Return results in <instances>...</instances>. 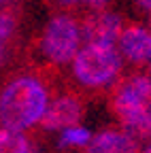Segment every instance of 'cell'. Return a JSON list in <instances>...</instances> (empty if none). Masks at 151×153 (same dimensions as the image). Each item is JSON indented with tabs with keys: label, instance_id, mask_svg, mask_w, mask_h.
I'll list each match as a JSON object with an SVG mask.
<instances>
[{
	"label": "cell",
	"instance_id": "obj_1",
	"mask_svg": "<svg viewBox=\"0 0 151 153\" xmlns=\"http://www.w3.org/2000/svg\"><path fill=\"white\" fill-rule=\"evenodd\" d=\"M49 106V94L34 76H19L0 91V123L4 130L22 132L39 123Z\"/></svg>",
	"mask_w": 151,
	"mask_h": 153
},
{
	"label": "cell",
	"instance_id": "obj_2",
	"mask_svg": "<svg viewBox=\"0 0 151 153\" xmlns=\"http://www.w3.org/2000/svg\"><path fill=\"white\" fill-rule=\"evenodd\" d=\"M111 106L126 132L138 136L151 134V79L143 74L126 79L113 94Z\"/></svg>",
	"mask_w": 151,
	"mask_h": 153
},
{
	"label": "cell",
	"instance_id": "obj_3",
	"mask_svg": "<svg viewBox=\"0 0 151 153\" xmlns=\"http://www.w3.org/2000/svg\"><path fill=\"white\" fill-rule=\"evenodd\" d=\"M121 55L113 45H85L72 60L74 76L85 87H102L117 76Z\"/></svg>",
	"mask_w": 151,
	"mask_h": 153
},
{
	"label": "cell",
	"instance_id": "obj_4",
	"mask_svg": "<svg viewBox=\"0 0 151 153\" xmlns=\"http://www.w3.org/2000/svg\"><path fill=\"white\" fill-rule=\"evenodd\" d=\"M79 41L81 30L74 24V19L66 15L53 17L43 34V53L53 64H66L79 53Z\"/></svg>",
	"mask_w": 151,
	"mask_h": 153
},
{
	"label": "cell",
	"instance_id": "obj_5",
	"mask_svg": "<svg viewBox=\"0 0 151 153\" xmlns=\"http://www.w3.org/2000/svg\"><path fill=\"white\" fill-rule=\"evenodd\" d=\"M81 115H83L81 100L72 94H66L47 106L41 123L45 130H68V128H77V123L81 121Z\"/></svg>",
	"mask_w": 151,
	"mask_h": 153
},
{
	"label": "cell",
	"instance_id": "obj_6",
	"mask_svg": "<svg viewBox=\"0 0 151 153\" xmlns=\"http://www.w3.org/2000/svg\"><path fill=\"white\" fill-rule=\"evenodd\" d=\"M121 19L119 15L104 11L89 17L85 26H83V34L87 38V45H113L115 47V41L121 36Z\"/></svg>",
	"mask_w": 151,
	"mask_h": 153
},
{
	"label": "cell",
	"instance_id": "obj_7",
	"mask_svg": "<svg viewBox=\"0 0 151 153\" xmlns=\"http://www.w3.org/2000/svg\"><path fill=\"white\" fill-rule=\"evenodd\" d=\"M87 153H138V140L126 130H100L87 143Z\"/></svg>",
	"mask_w": 151,
	"mask_h": 153
},
{
	"label": "cell",
	"instance_id": "obj_8",
	"mask_svg": "<svg viewBox=\"0 0 151 153\" xmlns=\"http://www.w3.org/2000/svg\"><path fill=\"white\" fill-rule=\"evenodd\" d=\"M121 53L130 62H145L151 60V30L145 26H130L119 36Z\"/></svg>",
	"mask_w": 151,
	"mask_h": 153
},
{
	"label": "cell",
	"instance_id": "obj_9",
	"mask_svg": "<svg viewBox=\"0 0 151 153\" xmlns=\"http://www.w3.org/2000/svg\"><path fill=\"white\" fill-rule=\"evenodd\" d=\"M0 153H36L32 143L19 132L0 130Z\"/></svg>",
	"mask_w": 151,
	"mask_h": 153
},
{
	"label": "cell",
	"instance_id": "obj_10",
	"mask_svg": "<svg viewBox=\"0 0 151 153\" xmlns=\"http://www.w3.org/2000/svg\"><path fill=\"white\" fill-rule=\"evenodd\" d=\"M17 26V17L13 11H2L0 13V64L4 60V51H7V43L9 38L13 36Z\"/></svg>",
	"mask_w": 151,
	"mask_h": 153
},
{
	"label": "cell",
	"instance_id": "obj_11",
	"mask_svg": "<svg viewBox=\"0 0 151 153\" xmlns=\"http://www.w3.org/2000/svg\"><path fill=\"white\" fill-rule=\"evenodd\" d=\"M91 140V132L85 130V128H68L62 132V136L58 140L60 147H85L87 143Z\"/></svg>",
	"mask_w": 151,
	"mask_h": 153
},
{
	"label": "cell",
	"instance_id": "obj_12",
	"mask_svg": "<svg viewBox=\"0 0 151 153\" xmlns=\"http://www.w3.org/2000/svg\"><path fill=\"white\" fill-rule=\"evenodd\" d=\"M83 2H87L89 7H96V9H98V7H102V4H106V2H109V0H83Z\"/></svg>",
	"mask_w": 151,
	"mask_h": 153
},
{
	"label": "cell",
	"instance_id": "obj_13",
	"mask_svg": "<svg viewBox=\"0 0 151 153\" xmlns=\"http://www.w3.org/2000/svg\"><path fill=\"white\" fill-rule=\"evenodd\" d=\"M138 4H141V9H145L151 15V0H138Z\"/></svg>",
	"mask_w": 151,
	"mask_h": 153
},
{
	"label": "cell",
	"instance_id": "obj_14",
	"mask_svg": "<svg viewBox=\"0 0 151 153\" xmlns=\"http://www.w3.org/2000/svg\"><path fill=\"white\" fill-rule=\"evenodd\" d=\"M60 2H64V4H74V2H79V0H60Z\"/></svg>",
	"mask_w": 151,
	"mask_h": 153
},
{
	"label": "cell",
	"instance_id": "obj_15",
	"mask_svg": "<svg viewBox=\"0 0 151 153\" xmlns=\"http://www.w3.org/2000/svg\"><path fill=\"white\" fill-rule=\"evenodd\" d=\"M145 153H151V145H149V147H147V149H145Z\"/></svg>",
	"mask_w": 151,
	"mask_h": 153
},
{
	"label": "cell",
	"instance_id": "obj_16",
	"mask_svg": "<svg viewBox=\"0 0 151 153\" xmlns=\"http://www.w3.org/2000/svg\"><path fill=\"white\" fill-rule=\"evenodd\" d=\"M0 2H4V0H0Z\"/></svg>",
	"mask_w": 151,
	"mask_h": 153
}]
</instances>
